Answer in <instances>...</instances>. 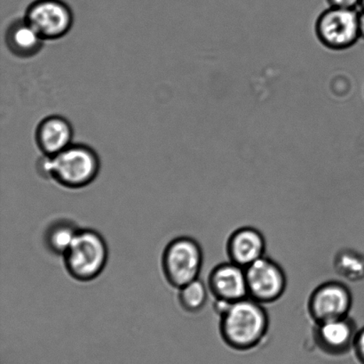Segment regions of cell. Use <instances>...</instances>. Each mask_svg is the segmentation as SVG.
<instances>
[{"instance_id": "7c38bea8", "label": "cell", "mask_w": 364, "mask_h": 364, "mask_svg": "<svg viewBox=\"0 0 364 364\" xmlns=\"http://www.w3.org/2000/svg\"><path fill=\"white\" fill-rule=\"evenodd\" d=\"M73 128L62 116H49L39 123L36 142L46 156H55L73 145Z\"/></svg>"}, {"instance_id": "e0dca14e", "label": "cell", "mask_w": 364, "mask_h": 364, "mask_svg": "<svg viewBox=\"0 0 364 364\" xmlns=\"http://www.w3.org/2000/svg\"><path fill=\"white\" fill-rule=\"evenodd\" d=\"M353 348H354L356 358L360 363L364 364V327L361 330H358L356 333Z\"/></svg>"}, {"instance_id": "30bf717a", "label": "cell", "mask_w": 364, "mask_h": 364, "mask_svg": "<svg viewBox=\"0 0 364 364\" xmlns=\"http://www.w3.org/2000/svg\"><path fill=\"white\" fill-rule=\"evenodd\" d=\"M207 286L215 301L234 303L248 298L245 269L230 261L210 271Z\"/></svg>"}, {"instance_id": "8992f818", "label": "cell", "mask_w": 364, "mask_h": 364, "mask_svg": "<svg viewBox=\"0 0 364 364\" xmlns=\"http://www.w3.org/2000/svg\"><path fill=\"white\" fill-rule=\"evenodd\" d=\"M248 297L260 304H271L283 297L287 277L283 267L264 256L245 269Z\"/></svg>"}, {"instance_id": "277c9868", "label": "cell", "mask_w": 364, "mask_h": 364, "mask_svg": "<svg viewBox=\"0 0 364 364\" xmlns=\"http://www.w3.org/2000/svg\"><path fill=\"white\" fill-rule=\"evenodd\" d=\"M203 263V252L198 241L191 237H178L164 251L163 272L169 284L180 290L198 279Z\"/></svg>"}, {"instance_id": "9c48e42d", "label": "cell", "mask_w": 364, "mask_h": 364, "mask_svg": "<svg viewBox=\"0 0 364 364\" xmlns=\"http://www.w3.org/2000/svg\"><path fill=\"white\" fill-rule=\"evenodd\" d=\"M358 326L351 317L316 323L313 340L324 354L340 356L353 348L358 333Z\"/></svg>"}, {"instance_id": "ffe728a7", "label": "cell", "mask_w": 364, "mask_h": 364, "mask_svg": "<svg viewBox=\"0 0 364 364\" xmlns=\"http://www.w3.org/2000/svg\"><path fill=\"white\" fill-rule=\"evenodd\" d=\"M360 6L362 7V10H364V0H361V2H360Z\"/></svg>"}, {"instance_id": "7a4b0ae2", "label": "cell", "mask_w": 364, "mask_h": 364, "mask_svg": "<svg viewBox=\"0 0 364 364\" xmlns=\"http://www.w3.org/2000/svg\"><path fill=\"white\" fill-rule=\"evenodd\" d=\"M101 162L94 149L84 145H71L55 156L43 157L38 162L42 177L51 178L70 189L87 187L98 177Z\"/></svg>"}, {"instance_id": "ac0fdd59", "label": "cell", "mask_w": 364, "mask_h": 364, "mask_svg": "<svg viewBox=\"0 0 364 364\" xmlns=\"http://www.w3.org/2000/svg\"><path fill=\"white\" fill-rule=\"evenodd\" d=\"M330 6L341 7V9H355L360 6L361 0H326Z\"/></svg>"}, {"instance_id": "d6986e66", "label": "cell", "mask_w": 364, "mask_h": 364, "mask_svg": "<svg viewBox=\"0 0 364 364\" xmlns=\"http://www.w3.org/2000/svg\"><path fill=\"white\" fill-rule=\"evenodd\" d=\"M358 32L360 38L364 39V10L358 14Z\"/></svg>"}, {"instance_id": "8fae6325", "label": "cell", "mask_w": 364, "mask_h": 364, "mask_svg": "<svg viewBox=\"0 0 364 364\" xmlns=\"http://www.w3.org/2000/svg\"><path fill=\"white\" fill-rule=\"evenodd\" d=\"M266 247V239L262 232L244 227L230 235L226 249L230 261L245 269L265 256Z\"/></svg>"}, {"instance_id": "ba28073f", "label": "cell", "mask_w": 364, "mask_h": 364, "mask_svg": "<svg viewBox=\"0 0 364 364\" xmlns=\"http://www.w3.org/2000/svg\"><path fill=\"white\" fill-rule=\"evenodd\" d=\"M353 295L347 285L329 281L316 287L309 298L308 310L315 323L349 316Z\"/></svg>"}, {"instance_id": "2e32d148", "label": "cell", "mask_w": 364, "mask_h": 364, "mask_svg": "<svg viewBox=\"0 0 364 364\" xmlns=\"http://www.w3.org/2000/svg\"><path fill=\"white\" fill-rule=\"evenodd\" d=\"M208 286L201 279H196L180 288L181 308L188 313H198L205 308L208 299Z\"/></svg>"}, {"instance_id": "52a82bcc", "label": "cell", "mask_w": 364, "mask_h": 364, "mask_svg": "<svg viewBox=\"0 0 364 364\" xmlns=\"http://www.w3.org/2000/svg\"><path fill=\"white\" fill-rule=\"evenodd\" d=\"M24 19L43 41H56L70 31L73 14L62 0H36L28 7Z\"/></svg>"}, {"instance_id": "6da1fadb", "label": "cell", "mask_w": 364, "mask_h": 364, "mask_svg": "<svg viewBox=\"0 0 364 364\" xmlns=\"http://www.w3.org/2000/svg\"><path fill=\"white\" fill-rule=\"evenodd\" d=\"M219 316L221 338L234 350L248 351L258 347L269 329L267 310L249 297L231 303Z\"/></svg>"}, {"instance_id": "4fadbf2b", "label": "cell", "mask_w": 364, "mask_h": 364, "mask_svg": "<svg viewBox=\"0 0 364 364\" xmlns=\"http://www.w3.org/2000/svg\"><path fill=\"white\" fill-rule=\"evenodd\" d=\"M6 43L14 56L28 58L41 51L44 41L23 18L9 25L6 30Z\"/></svg>"}, {"instance_id": "5bb4252c", "label": "cell", "mask_w": 364, "mask_h": 364, "mask_svg": "<svg viewBox=\"0 0 364 364\" xmlns=\"http://www.w3.org/2000/svg\"><path fill=\"white\" fill-rule=\"evenodd\" d=\"M333 269L344 279L353 283L364 280V255L355 249H342L333 259Z\"/></svg>"}, {"instance_id": "5b68a950", "label": "cell", "mask_w": 364, "mask_h": 364, "mask_svg": "<svg viewBox=\"0 0 364 364\" xmlns=\"http://www.w3.org/2000/svg\"><path fill=\"white\" fill-rule=\"evenodd\" d=\"M356 9L330 6L316 21V34L321 44L334 51L352 48L360 38Z\"/></svg>"}, {"instance_id": "9a60e30c", "label": "cell", "mask_w": 364, "mask_h": 364, "mask_svg": "<svg viewBox=\"0 0 364 364\" xmlns=\"http://www.w3.org/2000/svg\"><path fill=\"white\" fill-rule=\"evenodd\" d=\"M78 230L80 229L69 221H57L46 231V244L55 254L63 256L73 244Z\"/></svg>"}, {"instance_id": "3957f363", "label": "cell", "mask_w": 364, "mask_h": 364, "mask_svg": "<svg viewBox=\"0 0 364 364\" xmlns=\"http://www.w3.org/2000/svg\"><path fill=\"white\" fill-rule=\"evenodd\" d=\"M63 256L70 276L87 283L101 276L105 269L109 259L108 245L98 232L80 229Z\"/></svg>"}]
</instances>
